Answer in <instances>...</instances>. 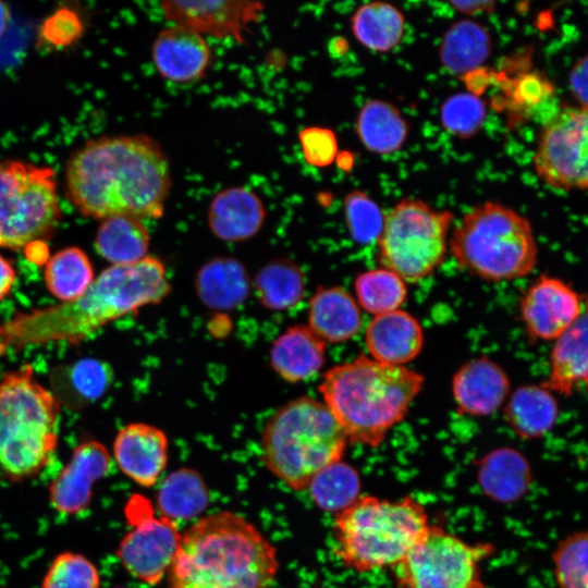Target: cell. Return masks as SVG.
Returning a JSON list of instances; mask_svg holds the SVG:
<instances>
[{"instance_id":"cell-1","label":"cell","mask_w":588,"mask_h":588,"mask_svg":"<svg viewBox=\"0 0 588 588\" xmlns=\"http://www.w3.org/2000/svg\"><path fill=\"white\" fill-rule=\"evenodd\" d=\"M66 195L85 217L159 219L171 188L169 162L146 135L102 136L85 143L65 168Z\"/></svg>"},{"instance_id":"cell-2","label":"cell","mask_w":588,"mask_h":588,"mask_svg":"<svg viewBox=\"0 0 588 588\" xmlns=\"http://www.w3.org/2000/svg\"><path fill=\"white\" fill-rule=\"evenodd\" d=\"M171 284L163 262L147 255L110 265L79 296L16 313L0 322V356L11 350L53 342L76 344L112 321L162 302Z\"/></svg>"},{"instance_id":"cell-3","label":"cell","mask_w":588,"mask_h":588,"mask_svg":"<svg viewBox=\"0 0 588 588\" xmlns=\"http://www.w3.org/2000/svg\"><path fill=\"white\" fill-rule=\"evenodd\" d=\"M275 547L248 519L230 511L198 518L181 534L169 588H271Z\"/></svg>"},{"instance_id":"cell-4","label":"cell","mask_w":588,"mask_h":588,"mask_svg":"<svg viewBox=\"0 0 588 588\" xmlns=\"http://www.w3.org/2000/svg\"><path fill=\"white\" fill-rule=\"evenodd\" d=\"M425 384L422 373L359 354L323 376L319 392L347 441L378 448L407 415Z\"/></svg>"},{"instance_id":"cell-5","label":"cell","mask_w":588,"mask_h":588,"mask_svg":"<svg viewBox=\"0 0 588 588\" xmlns=\"http://www.w3.org/2000/svg\"><path fill=\"white\" fill-rule=\"evenodd\" d=\"M430 525L426 507L414 497L389 500L362 494L334 514V555L356 573L392 569Z\"/></svg>"},{"instance_id":"cell-6","label":"cell","mask_w":588,"mask_h":588,"mask_svg":"<svg viewBox=\"0 0 588 588\" xmlns=\"http://www.w3.org/2000/svg\"><path fill=\"white\" fill-rule=\"evenodd\" d=\"M347 438L323 402L301 396L267 421L260 441L266 468L294 491H306L314 476L343 458Z\"/></svg>"},{"instance_id":"cell-7","label":"cell","mask_w":588,"mask_h":588,"mask_svg":"<svg viewBox=\"0 0 588 588\" xmlns=\"http://www.w3.org/2000/svg\"><path fill=\"white\" fill-rule=\"evenodd\" d=\"M61 405L57 395L22 365L0 380V467L14 479L38 474L59 439Z\"/></svg>"},{"instance_id":"cell-8","label":"cell","mask_w":588,"mask_h":588,"mask_svg":"<svg viewBox=\"0 0 588 588\" xmlns=\"http://www.w3.org/2000/svg\"><path fill=\"white\" fill-rule=\"evenodd\" d=\"M449 246L460 267L491 283L524 278L538 264V245L529 220L494 201L464 215Z\"/></svg>"},{"instance_id":"cell-9","label":"cell","mask_w":588,"mask_h":588,"mask_svg":"<svg viewBox=\"0 0 588 588\" xmlns=\"http://www.w3.org/2000/svg\"><path fill=\"white\" fill-rule=\"evenodd\" d=\"M454 216L416 198L401 199L387 216L377 240L378 260L406 283L433 273L448 252Z\"/></svg>"},{"instance_id":"cell-10","label":"cell","mask_w":588,"mask_h":588,"mask_svg":"<svg viewBox=\"0 0 588 588\" xmlns=\"http://www.w3.org/2000/svg\"><path fill=\"white\" fill-rule=\"evenodd\" d=\"M54 172L21 160L0 161V247L46 241L61 221Z\"/></svg>"},{"instance_id":"cell-11","label":"cell","mask_w":588,"mask_h":588,"mask_svg":"<svg viewBox=\"0 0 588 588\" xmlns=\"http://www.w3.org/2000/svg\"><path fill=\"white\" fill-rule=\"evenodd\" d=\"M495 551L492 543H470L439 525L392 569L395 588H489L482 563Z\"/></svg>"},{"instance_id":"cell-12","label":"cell","mask_w":588,"mask_h":588,"mask_svg":"<svg viewBox=\"0 0 588 588\" xmlns=\"http://www.w3.org/2000/svg\"><path fill=\"white\" fill-rule=\"evenodd\" d=\"M587 109L563 106L546 121L534 155L537 175L548 186L586 189L588 185Z\"/></svg>"},{"instance_id":"cell-13","label":"cell","mask_w":588,"mask_h":588,"mask_svg":"<svg viewBox=\"0 0 588 588\" xmlns=\"http://www.w3.org/2000/svg\"><path fill=\"white\" fill-rule=\"evenodd\" d=\"M131 530L122 538L117 555L124 568L148 585H157L174 560L181 532L177 524L157 516L150 502L133 495L125 510Z\"/></svg>"},{"instance_id":"cell-14","label":"cell","mask_w":588,"mask_h":588,"mask_svg":"<svg viewBox=\"0 0 588 588\" xmlns=\"http://www.w3.org/2000/svg\"><path fill=\"white\" fill-rule=\"evenodd\" d=\"M586 310V297L560 278L541 274L519 299V315L531 342L552 341Z\"/></svg>"},{"instance_id":"cell-15","label":"cell","mask_w":588,"mask_h":588,"mask_svg":"<svg viewBox=\"0 0 588 588\" xmlns=\"http://www.w3.org/2000/svg\"><path fill=\"white\" fill-rule=\"evenodd\" d=\"M167 20L198 34L245 42L244 34L256 22L264 4L256 1H180L160 3Z\"/></svg>"},{"instance_id":"cell-16","label":"cell","mask_w":588,"mask_h":588,"mask_svg":"<svg viewBox=\"0 0 588 588\" xmlns=\"http://www.w3.org/2000/svg\"><path fill=\"white\" fill-rule=\"evenodd\" d=\"M111 466L108 449L98 441H85L72 452L66 466L49 486V499L60 513L76 515L90 503L95 483Z\"/></svg>"},{"instance_id":"cell-17","label":"cell","mask_w":588,"mask_h":588,"mask_svg":"<svg viewBox=\"0 0 588 588\" xmlns=\"http://www.w3.org/2000/svg\"><path fill=\"white\" fill-rule=\"evenodd\" d=\"M511 393L507 372L488 356L463 364L452 377V395L462 415L485 417L498 412Z\"/></svg>"},{"instance_id":"cell-18","label":"cell","mask_w":588,"mask_h":588,"mask_svg":"<svg viewBox=\"0 0 588 588\" xmlns=\"http://www.w3.org/2000/svg\"><path fill=\"white\" fill-rule=\"evenodd\" d=\"M167 434L145 422L126 425L115 436L113 457L120 470L143 487H152L166 469Z\"/></svg>"},{"instance_id":"cell-19","label":"cell","mask_w":588,"mask_h":588,"mask_svg":"<svg viewBox=\"0 0 588 588\" xmlns=\"http://www.w3.org/2000/svg\"><path fill=\"white\" fill-rule=\"evenodd\" d=\"M211 60V52L204 37L180 25L159 33L152 45V61L166 79L186 84L200 79Z\"/></svg>"},{"instance_id":"cell-20","label":"cell","mask_w":588,"mask_h":588,"mask_svg":"<svg viewBox=\"0 0 588 588\" xmlns=\"http://www.w3.org/2000/svg\"><path fill=\"white\" fill-rule=\"evenodd\" d=\"M372 359L391 366H404L421 352L425 333L419 320L404 309L373 316L365 332Z\"/></svg>"},{"instance_id":"cell-21","label":"cell","mask_w":588,"mask_h":588,"mask_svg":"<svg viewBox=\"0 0 588 588\" xmlns=\"http://www.w3.org/2000/svg\"><path fill=\"white\" fill-rule=\"evenodd\" d=\"M207 217L215 236L228 242H240L253 237L261 229L266 210L254 191L233 186L213 196Z\"/></svg>"},{"instance_id":"cell-22","label":"cell","mask_w":588,"mask_h":588,"mask_svg":"<svg viewBox=\"0 0 588 588\" xmlns=\"http://www.w3.org/2000/svg\"><path fill=\"white\" fill-rule=\"evenodd\" d=\"M363 315L356 299L340 286L319 287L309 302L308 327L323 342L342 343L357 335Z\"/></svg>"},{"instance_id":"cell-23","label":"cell","mask_w":588,"mask_h":588,"mask_svg":"<svg viewBox=\"0 0 588 588\" xmlns=\"http://www.w3.org/2000/svg\"><path fill=\"white\" fill-rule=\"evenodd\" d=\"M549 373L541 385L569 396L587 384V311L554 340Z\"/></svg>"},{"instance_id":"cell-24","label":"cell","mask_w":588,"mask_h":588,"mask_svg":"<svg viewBox=\"0 0 588 588\" xmlns=\"http://www.w3.org/2000/svg\"><path fill=\"white\" fill-rule=\"evenodd\" d=\"M324 362L326 342L304 324L290 327L275 339L270 350L273 370L287 382L313 377Z\"/></svg>"},{"instance_id":"cell-25","label":"cell","mask_w":588,"mask_h":588,"mask_svg":"<svg viewBox=\"0 0 588 588\" xmlns=\"http://www.w3.org/2000/svg\"><path fill=\"white\" fill-rule=\"evenodd\" d=\"M478 482L490 499L511 503L524 497L532 475L528 460L513 448L495 449L478 461Z\"/></svg>"},{"instance_id":"cell-26","label":"cell","mask_w":588,"mask_h":588,"mask_svg":"<svg viewBox=\"0 0 588 588\" xmlns=\"http://www.w3.org/2000/svg\"><path fill=\"white\" fill-rule=\"evenodd\" d=\"M503 414L518 438L535 440L544 437L555 426L559 404L554 394L541 384H525L510 393Z\"/></svg>"},{"instance_id":"cell-27","label":"cell","mask_w":588,"mask_h":588,"mask_svg":"<svg viewBox=\"0 0 588 588\" xmlns=\"http://www.w3.org/2000/svg\"><path fill=\"white\" fill-rule=\"evenodd\" d=\"M356 133L364 147L375 154L397 151L406 142L411 127L401 111L389 101L367 100L356 119Z\"/></svg>"},{"instance_id":"cell-28","label":"cell","mask_w":588,"mask_h":588,"mask_svg":"<svg viewBox=\"0 0 588 588\" xmlns=\"http://www.w3.org/2000/svg\"><path fill=\"white\" fill-rule=\"evenodd\" d=\"M492 52V39L481 24L461 20L444 33L439 56L444 69L455 75L478 70Z\"/></svg>"},{"instance_id":"cell-29","label":"cell","mask_w":588,"mask_h":588,"mask_svg":"<svg viewBox=\"0 0 588 588\" xmlns=\"http://www.w3.org/2000/svg\"><path fill=\"white\" fill-rule=\"evenodd\" d=\"M209 492L204 478L192 468L170 473L161 482L157 505L160 515L177 523L192 519L208 506Z\"/></svg>"},{"instance_id":"cell-30","label":"cell","mask_w":588,"mask_h":588,"mask_svg":"<svg viewBox=\"0 0 588 588\" xmlns=\"http://www.w3.org/2000/svg\"><path fill=\"white\" fill-rule=\"evenodd\" d=\"M356 40L369 50L388 52L402 40L405 17L393 4L382 1L360 5L351 17Z\"/></svg>"},{"instance_id":"cell-31","label":"cell","mask_w":588,"mask_h":588,"mask_svg":"<svg viewBox=\"0 0 588 588\" xmlns=\"http://www.w3.org/2000/svg\"><path fill=\"white\" fill-rule=\"evenodd\" d=\"M149 243V233L140 220L118 216L101 220L95 247L111 265H128L147 256Z\"/></svg>"},{"instance_id":"cell-32","label":"cell","mask_w":588,"mask_h":588,"mask_svg":"<svg viewBox=\"0 0 588 588\" xmlns=\"http://www.w3.org/2000/svg\"><path fill=\"white\" fill-rule=\"evenodd\" d=\"M196 287L203 302L213 308H232L244 301L248 281L243 266L231 258H217L197 274Z\"/></svg>"},{"instance_id":"cell-33","label":"cell","mask_w":588,"mask_h":588,"mask_svg":"<svg viewBox=\"0 0 588 588\" xmlns=\"http://www.w3.org/2000/svg\"><path fill=\"white\" fill-rule=\"evenodd\" d=\"M94 279V268L87 254L76 246L58 250L45 264L46 287L60 302H68L83 294Z\"/></svg>"},{"instance_id":"cell-34","label":"cell","mask_w":588,"mask_h":588,"mask_svg":"<svg viewBox=\"0 0 588 588\" xmlns=\"http://www.w3.org/2000/svg\"><path fill=\"white\" fill-rule=\"evenodd\" d=\"M307 490L319 509L336 514L362 495V479L355 467L341 460L318 471Z\"/></svg>"},{"instance_id":"cell-35","label":"cell","mask_w":588,"mask_h":588,"mask_svg":"<svg viewBox=\"0 0 588 588\" xmlns=\"http://www.w3.org/2000/svg\"><path fill=\"white\" fill-rule=\"evenodd\" d=\"M256 291L261 304L275 310L296 305L304 295V275L289 259H277L264 266L256 275Z\"/></svg>"},{"instance_id":"cell-36","label":"cell","mask_w":588,"mask_h":588,"mask_svg":"<svg viewBox=\"0 0 588 588\" xmlns=\"http://www.w3.org/2000/svg\"><path fill=\"white\" fill-rule=\"evenodd\" d=\"M359 308L378 316L396 309L407 299V283L385 268L359 273L354 281Z\"/></svg>"},{"instance_id":"cell-37","label":"cell","mask_w":588,"mask_h":588,"mask_svg":"<svg viewBox=\"0 0 588 588\" xmlns=\"http://www.w3.org/2000/svg\"><path fill=\"white\" fill-rule=\"evenodd\" d=\"M588 537L586 530L563 538L552 553L554 579L559 588H587Z\"/></svg>"},{"instance_id":"cell-38","label":"cell","mask_w":588,"mask_h":588,"mask_svg":"<svg viewBox=\"0 0 588 588\" xmlns=\"http://www.w3.org/2000/svg\"><path fill=\"white\" fill-rule=\"evenodd\" d=\"M487 117L485 102L470 93H457L448 97L440 108L443 128L461 138L467 139L477 134Z\"/></svg>"},{"instance_id":"cell-39","label":"cell","mask_w":588,"mask_h":588,"mask_svg":"<svg viewBox=\"0 0 588 588\" xmlns=\"http://www.w3.org/2000/svg\"><path fill=\"white\" fill-rule=\"evenodd\" d=\"M344 219L354 242L369 245L377 242L384 216L379 205L363 191H352L343 200Z\"/></svg>"},{"instance_id":"cell-40","label":"cell","mask_w":588,"mask_h":588,"mask_svg":"<svg viewBox=\"0 0 588 588\" xmlns=\"http://www.w3.org/2000/svg\"><path fill=\"white\" fill-rule=\"evenodd\" d=\"M112 370L106 363L82 359L65 370V391L71 400L88 403L101 397L112 380Z\"/></svg>"},{"instance_id":"cell-41","label":"cell","mask_w":588,"mask_h":588,"mask_svg":"<svg viewBox=\"0 0 588 588\" xmlns=\"http://www.w3.org/2000/svg\"><path fill=\"white\" fill-rule=\"evenodd\" d=\"M100 577L96 566L85 556L64 552L51 563L42 588H99Z\"/></svg>"},{"instance_id":"cell-42","label":"cell","mask_w":588,"mask_h":588,"mask_svg":"<svg viewBox=\"0 0 588 588\" xmlns=\"http://www.w3.org/2000/svg\"><path fill=\"white\" fill-rule=\"evenodd\" d=\"M84 32L81 16L71 8H60L45 19L39 27L40 42L54 48L71 46Z\"/></svg>"},{"instance_id":"cell-43","label":"cell","mask_w":588,"mask_h":588,"mask_svg":"<svg viewBox=\"0 0 588 588\" xmlns=\"http://www.w3.org/2000/svg\"><path fill=\"white\" fill-rule=\"evenodd\" d=\"M298 140L305 161L316 168L331 166L339 150L338 137L328 127L308 126L299 131Z\"/></svg>"},{"instance_id":"cell-44","label":"cell","mask_w":588,"mask_h":588,"mask_svg":"<svg viewBox=\"0 0 588 588\" xmlns=\"http://www.w3.org/2000/svg\"><path fill=\"white\" fill-rule=\"evenodd\" d=\"M554 96L553 85L537 72L522 74L514 81L512 100L523 111L534 113Z\"/></svg>"},{"instance_id":"cell-45","label":"cell","mask_w":588,"mask_h":588,"mask_svg":"<svg viewBox=\"0 0 588 588\" xmlns=\"http://www.w3.org/2000/svg\"><path fill=\"white\" fill-rule=\"evenodd\" d=\"M587 72L588 56L584 54L572 66L568 75L569 89L573 97L580 105L579 108L587 109Z\"/></svg>"},{"instance_id":"cell-46","label":"cell","mask_w":588,"mask_h":588,"mask_svg":"<svg viewBox=\"0 0 588 588\" xmlns=\"http://www.w3.org/2000/svg\"><path fill=\"white\" fill-rule=\"evenodd\" d=\"M16 278V270L12 262L0 254V301L9 296Z\"/></svg>"},{"instance_id":"cell-47","label":"cell","mask_w":588,"mask_h":588,"mask_svg":"<svg viewBox=\"0 0 588 588\" xmlns=\"http://www.w3.org/2000/svg\"><path fill=\"white\" fill-rule=\"evenodd\" d=\"M450 4L458 12L467 15L492 12L495 1H450Z\"/></svg>"},{"instance_id":"cell-48","label":"cell","mask_w":588,"mask_h":588,"mask_svg":"<svg viewBox=\"0 0 588 588\" xmlns=\"http://www.w3.org/2000/svg\"><path fill=\"white\" fill-rule=\"evenodd\" d=\"M25 257L33 264L44 265L50 258L49 247L46 241H34L24 248Z\"/></svg>"},{"instance_id":"cell-49","label":"cell","mask_w":588,"mask_h":588,"mask_svg":"<svg viewBox=\"0 0 588 588\" xmlns=\"http://www.w3.org/2000/svg\"><path fill=\"white\" fill-rule=\"evenodd\" d=\"M10 21V10L8 5L0 1V37L3 35L4 30Z\"/></svg>"}]
</instances>
